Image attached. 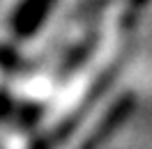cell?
Instances as JSON below:
<instances>
[{
    "mask_svg": "<svg viewBox=\"0 0 152 149\" xmlns=\"http://www.w3.org/2000/svg\"><path fill=\"white\" fill-rule=\"evenodd\" d=\"M129 110H132V103H129V101H120L118 106H113V110L106 115L104 124L90 135V140H88L81 149H97V147H99V142H104V140L113 133V129L118 126V124H122V119L129 115Z\"/></svg>",
    "mask_w": 152,
    "mask_h": 149,
    "instance_id": "1",
    "label": "cell"
}]
</instances>
